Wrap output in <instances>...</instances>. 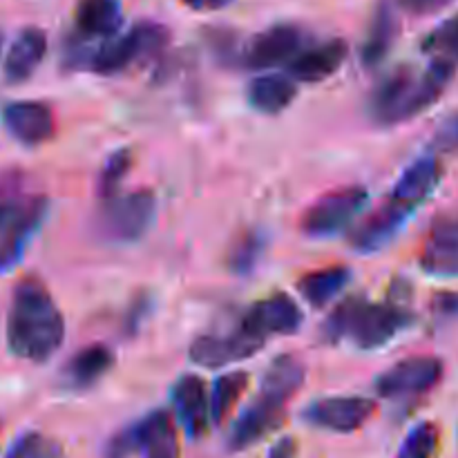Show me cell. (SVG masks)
I'll return each mask as SVG.
<instances>
[{
    "label": "cell",
    "instance_id": "cell-13",
    "mask_svg": "<svg viewBox=\"0 0 458 458\" xmlns=\"http://www.w3.org/2000/svg\"><path fill=\"white\" fill-rule=\"evenodd\" d=\"M411 210L403 208L396 201L387 199L385 204H380L378 208L371 210L352 233H349V244L356 253H376V250H383L394 237L401 233V228L405 226L407 219L411 217Z\"/></svg>",
    "mask_w": 458,
    "mask_h": 458
},
{
    "label": "cell",
    "instance_id": "cell-1",
    "mask_svg": "<svg viewBox=\"0 0 458 458\" xmlns=\"http://www.w3.org/2000/svg\"><path fill=\"white\" fill-rule=\"evenodd\" d=\"M65 320L38 277L16 284L7 311V347L16 358L43 365L61 349Z\"/></svg>",
    "mask_w": 458,
    "mask_h": 458
},
{
    "label": "cell",
    "instance_id": "cell-10",
    "mask_svg": "<svg viewBox=\"0 0 458 458\" xmlns=\"http://www.w3.org/2000/svg\"><path fill=\"white\" fill-rule=\"evenodd\" d=\"M376 414V403L365 396H327L313 401L304 410V420L311 428L334 434H352Z\"/></svg>",
    "mask_w": 458,
    "mask_h": 458
},
{
    "label": "cell",
    "instance_id": "cell-17",
    "mask_svg": "<svg viewBox=\"0 0 458 458\" xmlns=\"http://www.w3.org/2000/svg\"><path fill=\"white\" fill-rule=\"evenodd\" d=\"M173 405L188 438H201L208 432L213 419H210V392L204 378L197 374L182 376L173 387Z\"/></svg>",
    "mask_w": 458,
    "mask_h": 458
},
{
    "label": "cell",
    "instance_id": "cell-22",
    "mask_svg": "<svg viewBox=\"0 0 458 458\" xmlns=\"http://www.w3.org/2000/svg\"><path fill=\"white\" fill-rule=\"evenodd\" d=\"M398 31H401V22H398L396 9H394L392 3L385 0V3L376 7L367 38L360 47L362 65L369 67V70L371 67H378L387 58V54L392 52L394 43L398 38Z\"/></svg>",
    "mask_w": 458,
    "mask_h": 458
},
{
    "label": "cell",
    "instance_id": "cell-23",
    "mask_svg": "<svg viewBox=\"0 0 458 458\" xmlns=\"http://www.w3.org/2000/svg\"><path fill=\"white\" fill-rule=\"evenodd\" d=\"M74 21L83 38H112L123 22L121 0H79Z\"/></svg>",
    "mask_w": 458,
    "mask_h": 458
},
{
    "label": "cell",
    "instance_id": "cell-26",
    "mask_svg": "<svg viewBox=\"0 0 458 458\" xmlns=\"http://www.w3.org/2000/svg\"><path fill=\"white\" fill-rule=\"evenodd\" d=\"M304 378H307L304 362L293 353H282L264 371L259 394L273 398V401L289 403L295 396V392L304 385Z\"/></svg>",
    "mask_w": 458,
    "mask_h": 458
},
{
    "label": "cell",
    "instance_id": "cell-33",
    "mask_svg": "<svg viewBox=\"0 0 458 458\" xmlns=\"http://www.w3.org/2000/svg\"><path fill=\"white\" fill-rule=\"evenodd\" d=\"M438 443H441L438 425L432 420H423L407 434L396 458H434L438 452Z\"/></svg>",
    "mask_w": 458,
    "mask_h": 458
},
{
    "label": "cell",
    "instance_id": "cell-16",
    "mask_svg": "<svg viewBox=\"0 0 458 458\" xmlns=\"http://www.w3.org/2000/svg\"><path fill=\"white\" fill-rule=\"evenodd\" d=\"M3 125L22 146H40L56 132V116L43 101H12L3 110Z\"/></svg>",
    "mask_w": 458,
    "mask_h": 458
},
{
    "label": "cell",
    "instance_id": "cell-21",
    "mask_svg": "<svg viewBox=\"0 0 458 458\" xmlns=\"http://www.w3.org/2000/svg\"><path fill=\"white\" fill-rule=\"evenodd\" d=\"M47 54V34L40 27H25L18 31L4 56V81L12 85L25 83L34 76Z\"/></svg>",
    "mask_w": 458,
    "mask_h": 458
},
{
    "label": "cell",
    "instance_id": "cell-28",
    "mask_svg": "<svg viewBox=\"0 0 458 458\" xmlns=\"http://www.w3.org/2000/svg\"><path fill=\"white\" fill-rule=\"evenodd\" d=\"M249 380L246 371H231L215 380L213 392H210V419L215 425H222L231 416L240 398L244 396Z\"/></svg>",
    "mask_w": 458,
    "mask_h": 458
},
{
    "label": "cell",
    "instance_id": "cell-35",
    "mask_svg": "<svg viewBox=\"0 0 458 458\" xmlns=\"http://www.w3.org/2000/svg\"><path fill=\"white\" fill-rule=\"evenodd\" d=\"M434 155H450V152H458V110L450 112L438 121L437 130L429 141Z\"/></svg>",
    "mask_w": 458,
    "mask_h": 458
},
{
    "label": "cell",
    "instance_id": "cell-25",
    "mask_svg": "<svg viewBox=\"0 0 458 458\" xmlns=\"http://www.w3.org/2000/svg\"><path fill=\"white\" fill-rule=\"evenodd\" d=\"M143 458H179V434L170 411L157 410L139 420Z\"/></svg>",
    "mask_w": 458,
    "mask_h": 458
},
{
    "label": "cell",
    "instance_id": "cell-40",
    "mask_svg": "<svg viewBox=\"0 0 458 458\" xmlns=\"http://www.w3.org/2000/svg\"><path fill=\"white\" fill-rule=\"evenodd\" d=\"M295 452H298V445H295L293 438L284 437L271 447V452H268V458H295Z\"/></svg>",
    "mask_w": 458,
    "mask_h": 458
},
{
    "label": "cell",
    "instance_id": "cell-29",
    "mask_svg": "<svg viewBox=\"0 0 458 458\" xmlns=\"http://www.w3.org/2000/svg\"><path fill=\"white\" fill-rule=\"evenodd\" d=\"M423 52L432 61L445 63L450 67H458V12L454 16L445 18L437 30L428 34L423 40Z\"/></svg>",
    "mask_w": 458,
    "mask_h": 458
},
{
    "label": "cell",
    "instance_id": "cell-20",
    "mask_svg": "<svg viewBox=\"0 0 458 458\" xmlns=\"http://www.w3.org/2000/svg\"><path fill=\"white\" fill-rule=\"evenodd\" d=\"M349 56V45L343 38H331L325 43L300 52L289 63V74L300 83H322L343 67Z\"/></svg>",
    "mask_w": 458,
    "mask_h": 458
},
{
    "label": "cell",
    "instance_id": "cell-15",
    "mask_svg": "<svg viewBox=\"0 0 458 458\" xmlns=\"http://www.w3.org/2000/svg\"><path fill=\"white\" fill-rule=\"evenodd\" d=\"M242 327L267 340L268 335H293L302 327V311L286 293H276L255 302L246 311Z\"/></svg>",
    "mask_w": 458,
    "mask_h": 458
},
{
    "label": "cell",
    "instance_id": "cell-6",
    "mask_svg": "<svg viewBox=\"0 0 458 458\" xmlns=\"http://www.w3.org/2000/svg\"><path fill=\"white\" fill-rule=\"evenodd\" d=\"M157 217V197L152 191L114 195L106 201L97 217V228L107 242L132 244L139 242Z\"/></svg>",
    "mask_w": 458,
    "mask_h": 458
},
{
    "label": "cell",
    "instance_id": "cell-7",
    "mask_svg": "<svg viewBox=\"0 0 458 458\" xmlns=\"http://www.w3.org/2000/svg\"><path fill=\"white\" fill-rule=\"evenodd\" d=\"M367 199H369V192L362 186H347L327 192L302 215L300 231L311 240H327V237L338 235L365 208Z\"/></svg>",
    "mask_w": 458,
    "mask_h": 458
},
{
    "label": "cell",
    "instance_id": "cell-2",
    "mask_svg": "<svg viewBox=\"0 0 458 458\" xmlns=\"http://www.w3.org/2000/svg\"><path fill=\"white\" fill-rule=\"evenodd\" d=\"M454 72V67L438 61H429V67L420 76L411 67H396L371 92V119L380 125H398L414 119L441 98Z\"/></svg>",
    "mask_w": 458,
    "mask_h": 458
},
{
    "label": "cell",
    "instance_id": "cell-41",
    "mask_svg": "<svg viewBox=\"0 0 458 458\" xmlns=\"http://www.w3.org/2000/svg\"><path fill=\"white\" fill-rule=\"evenodd\" d=\"M3 43H4V36H3V31H0V54H3Z\"/></svg>",
    "mask_w": 458,
    "mask_h": 458
},
{
    "label": "cell",
    "instance_id": "cell-34",
    "mask_svg": "<svg viewBox=\"0 0 458 458\" xmlns=\"http://www.w3.org/2000/svg\"><path fill=\"white\" fill-rule=\"evenodd\" d=\"M139 445H141V428L137 423L128 425V428L119 429L110 441L106 443V450H103V456L106 458H130L139 452Z\"/></svg>",
    "mask_w": 458,
    "mask_h": 458
},
{
    "label": "cell",
    "instance_id": "cell-36",
    "mask_svg": "<svg viewBox=\"0 0 458 458\" xmlns=\"http://www.w3.org/2000/svg\"><path fill=\"white\" fill-rule=\"evenodd\" d=\"M452 3L454 0H398V7L405 9L407 13H414V16H432Z\"/></svg>",
    "mask_w": 458,
    "mask_h": 458
},
{
    "label": "cell",
    "instance_id": "cell-5",
    "mask_svg": "<svg viewBox=\"0 0 458 458\" xmlns=\"http://www.w3.org/2000/svg\"><path fill=\"white\" fill-rule=\"evenodd\" d=\"M168 43V27L155 21H141L130 27L128 31H123V34L107 38L89 56V67H92V72L103 76L119 74V72L128 70L134 63L146 61V58H152L159 52H164Z\"/></svg>",
    "mask_w": 458,
    "mask_h": 458
},
{
    "label": "cell",
    "instance_id": "cell-37",
    "mask_svg": "<svg viewBox=\"0 0 458 458\" xmlns=\"http://www.w3.org/2000/svg\"><path fill=\"white\" fill-rule=\"evenodd\" d=\"M148 311H150V298L148 295H139V300H134L132 307H130L128 320H125L128 334H137L141 322L148 318Z\"/></svg>",
    "mask_w": 458,
    "mask_h": 458
},
{
    "label": "cell",
    "instance_id": "cell-31",
    "mask_svg": "<svg viewBox=\"0 0 458 458\" xmlns=\"http://www.w3.org/2000/svg\"><path fill=\"white\" fill-rule=\"evenodd\" d=\"M134 165V152L132 148H119V150L112 152L110 157L103 164L101 173H98V183L97 191L98 195L110 199V197L116 195L119 186L123 183V179L128 177V173Z\"/></svg>",
    "mask_w": 458,
    "mask_h": 458
},
{
    "label": "cell",
    "instance_id": "cell-4",
    "mask_svg": "<svg viewBox=\"0 0 458 458\" xmlns=\"http://www.w3.org/2000/svg\"><path fill=\"white\" fill-rule=\"evenodd\" d=\"M45 195H0V276L12 271L47 217Z\"/></svg>",
    "mask_w": 458,
    "mask_h": 458
},
{
    "label": "cell",
    "instance_id": "cell-18",
    "mask_svg": "<svg viewBox=\"0 0 458 458\" xmlns=\"http://www.w3.org/2000/svg\"><path fill=\"white\" fill-rule=\"evenodd\" d=\"M443 179V165L438 161L437 155H425L419 157L416 161H411L403 174L398 177L396 186H394L389 199L401 204L403 208L411 210L414 213L420 204L432 197V192L437 191L438 183Z\"/></svg>",
    "mask_w": 458,
    "mask_h": 458
},
{
    "label": "cell",
    "instance_id": "cell-3",
    "mask_svg": "<svg viewBox=\"0 0 458 458\" xmlns=\"http://www.w3.org/2000/svg\"><path fill=\"white\" fill-rule=\"evenodd\" d=\"M414 322V316L396 302H367L365 298H347L327 318L322 334L331 343L352 340L362 352H374L392 343Z\"/></svg>",
    "mask_w": 458,
    "mask_h": 458
},
{
    "label": "cell",
    "instance_id": "cell-11",
    "mask_svg": "<svg viewBox=\"0 0 458 458\" xmlns=\"http://www.w3.org/2000/svg\"><path fill=\"white\" fill-rule=\"evenodd\" d=\"M304 43V34L298 25L280 22L259 31L246 43L242 61L250 70H271L286 61H293Z\"/></svg>",
    "mask_w": 458,
    "mask_h": 458
},
{
    "label": "cell",
    "instance_id": "cell-24",
    "mask_svg": "<svg viewBox=\"0 0 458 458\" xmlns=\"http://www.w3.org/2000/svg\"><path fill=\"white\" fill-rule=\"evenodd\" d=\"M298 97V85L286 74H262L250 81L249 103L259 114L276 116Z\"/></svg>",
    "mask_w": 458,
    "mask_h": 458
},
{
    "label": "cell",
    "instance_id": "cell-14",
    "mask_svg": "<svg viewBox=\"0 0 458 458\" xmlns=\"http://www.w3.org/2000/svg\"><path fill=\"white\" fill-rule=\"evenodd\" d=\"M420 268L434 277H458V215H441L420 249Z\"/></svg>",
    "mask_w": 458,
    "mask_h": 458
},
{
    "label": "cell",
    "instance_id": "cell-9",
    "mask_svg": "<svg viewBox=\"0 0 458 458\" xmlns=\"http://www.w3.org/2000/svg\"><path fill=\"white\" fill-rule=\"evenodd\" d=\"M267 344V340L250 334L246 327L226 331V334H204L191 344L188 358L192 365L204 367V369H222L233 362L253 358L259 349Z\"/></svg>",
    "mask_w": 458,
    "mask_h": 458
},
{
    "label": "cell",
    "instance_id": "cell-19",
    "mask_svg": "<svg viewBox=\"0 0 458 458\" xmlns=\"http://www.w3.org/2000/svg\"><path fill=\"white\" fill-rule=\"evenodd\" d=\"M114 367V352L107 344H89L63 365L58 383L65 392H88Z\"/></svg>",
    "mask_w": 458,
    "mask_h": 458
},
{
    "label": "cell",
    "instance_id": "cell-38",
    "mask_svg": "<svg viewBox=\"0 0 458 458\" xmlns=\"http://www.w3.org/2000/svg\"><path fill=\"white\" fill-rule=\"evenodd\" d=\"M434 313H437L438 320H452L458 318V295L456 293H441L434 298L432 304Z\"/></svg>",
    "mask_w": 458,
    "mask_h": 458
},
{
    "label": "cell",
    "instance_id": "cell-27",
    "mask_svg": "<svg viewBox=\"0 0 458 458\" xmlns=\"http://www.w3.org/2000/svg\"><path fill=\"white\" fill-rule=\"evenodd\" d=\"M352 280V271L347 267H327L320 271H311L298 280V293L304 302L313 309H322L343 293L344 286Z\"/></svg>",
    "mask_w": 458,
    "mask_h": 458
},
{
    "label": "cell",
    "instance_id": "cell-30",
    "mask_svg": "<svg viewBox=\"0 0 458 458\" xmlns=\"http://www.w3.org/2000/svg\"><path fill=\"white\" fill-rule=\"evenodd\" d=\"M264 255V235L259 231H244L228 253V268L235 276H250Z\"/></svg>",
    "mask_w": 458,
    "mask_h": 458
},
{
    "label": "cell",
    "instance_id": "cell-32",
    "mask_svg": "<svg viewBox=\"0 0 458 458\" xmlns=\"http://www.w3.org/2000/svg\"><path fill=\"white\" fill-rule=\"evenodd\" d=\"M4 458H65V450L47 434L25 432L9 445Z\"/></svg>",
    "mask_w": 458,
    "mask_h": 458
},
{
    "label": "cell",
    "instance_id": "cell-39",
    "mask_svg": "<svg viewBox=\"0 0 458 458\" xmlns=\"http://www.w3.org/2000/svg\"><path fill=\"white\" fill-rule=\"evenodd\" d=\"M182 3L192 12H219L233 4V0H182Z\"/></svg>",
    "mask_w": 458,
    "mask_h": 458
},
{
    "label": "cell",
    "instance_id": "cell-12",
    "mask_svg": "<svg viewBox=\"0 0 458 458\" xmlns=\"http://www.w3.org/2000/svg\"><path fill=\"white\" fill-rule=\"evenodd\" d=\"M286 414V403L273 401V398L258 394L253 403L242 411L240 419L233 425L228 434V450L242 452L258 445L262 438L276 432L282 425Z\"/></svg>",
    "mask_w": 458,
    "mask_h": 458
},
{
    "label": "cell",
    "instance_id": "cell-8",
    "mask_svg": "<svg viewBox=\"0 0 458 458\" xmlns=\"http://www.w3.org/2000/svg\"><path fill=\"white\" fill-rule=\"evenodd\" d=\"M443 362L437 356H411L396 362L376 380V392L383 398H416L429 394L443 378Z\"/></svg>",
    "mask_w": 458,
    "mask_h": 458
}]
</instances>
